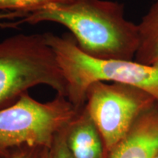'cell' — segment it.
<instances>
[{"label": "cell", "mask_w": 158, "mask_h": 158, "mask_svg": "<svg viewBox=\"0 0 158 158\" xmlns=\"http://www.w3.org/2000/svg\"><path fill=\"white\" fill-rule=\"evenodd\" d=\"M21 23L54 22L67 27L79 48L92 58L135 60L138 24L124 17V4L109 0H70L29 13Z\"/></svg>", "instance_id": "6da1fadb"}, {"label": "cell", "mask_w": 158, "mask_h": 158, "mask_svg": "<svg viewBox=\"0 0 158 158\" xmlns=\"http://www.w3.org/2000/svg\"><path fill=\"white\" fill-rule=\"evenodd\" d=\"M56 55L66 82V98L78 109L86 104V91L97 81L131 85L151 94L158 102V68L133 61L92 58L79 48L71 34L45 33Z\"/></svg>", "instance_id": "7a4b0ae2"}, {"label": "cell", "mask_w": 158, "mask_h": 158, "mask_svg": "<svg viewBox=\"0 0 158 158\" xmlns=\"http://www.w3.org/2000/svg\"><path fill=\"white\" fill-rule=\"evenodd\" d=\"M42 84L66 97L62 71L45 33L19 34L0 42V110Z\"/></svg>", "instance_id": "3957f363"}, {"label": "cell", "mask_w": 158, "mask_h": 158, "mask_svg": "<svg viewBox=\"0 0 158 158\" xmlns=\"http://www.w3.org/2000/svg\"><path fill=\"white\" fill-rule=\"evenodd\" d=\"M81 110L62 94L47 102L37 101L28 92L23 94L14 104L0 110V157L19 147L51 149Z\"/></svg>", "instance_id": "277c9868"}, {"label": "cell", "mask_w": 158, "mask_h": 158, "mask_svg": "<svg viewBox=\"0 0 158 158\" xmlns=\"http://www.w3.org/2000/svg\"><path fill=\"white\" fill-rule=\"evenodd\" d=\"M156 102L151 94L131 85L97 81L89 86L85 107L101 135L106 157L138 116Z\"/></svg>", "instance_id": "5b68a950"}, {"label": "cell", "mask_w": 158, "mask_h": 158, "mask_svg": "<svg viewBox=\"0 0 158 158\" xmlns=\"http://www.w3.org/2000/svg\"><path fill=\"white\" fill-rule=\"evenodd\" d=\"M158 153V102L138 116L106 158H154Z\"/></svg>", "instance_id": "8992f818"}, {"label": "cell", "mask_w": 158, "mask_h": 158, "mask_svg": "<svg viewBox=\"0 0 158 158\" xmlns=\"http://www.w3.org/2000/svg\"><path fill=\"white\" fill-rule=\"evenodd\" d=\"M65 138L73 158H106L101 135L85 106L67 127Z\"/></svg>", "instance_id": "52a82bcc"}, {"label": "cell", "mask_w": 158, "mask_h": 158, "mask_svg": "<svg viewBox=\"0 0 158 158\" xmlns=\"http://www.w3.org/2000/svg\"><path fill=\"white\" fill-rule=\"evenodd\" d=\"M154 1L138 24L140 44L135 61L158 68V0Z\"/></svg>", "instance_id": "ba28073f"}, {"label": "cell", "mask_w": 158, "mask_h": 158, "mask_svg": "<svg viewBox=\"0 0 158 158\" xmlns=\"http://www.w3.org/2000/svg\"><path fill=\"white\" fill-rule=\"evenodd\" d=\"M70 0H0V12H19L28 15L48 6Z\"/></svg>", "instance_id": "9c48e42d"}, {"label": "cell", "mask_w": 158, "mask_h": 158, "mask_svg": "<svg viewBox=\"0 0 158 158\" xmlns=\"http://www.w3.org/2000/svg\"><path fill=\"white\" fill-rule=\"evenodd\" d=\"M66 128L56 136L52 144V147L51 148L52 158H73L66 142V138H65Z\"/></svg>", "instance_id": "30bf717a"}, {"label": "cell", "mask_w": 158, "mask_h": 158, "mask_svg": "<svg viewBox=\"0 0 158 158\" xmlns=\"http://www.w3.org/2000/svg\"><path fill=\"white\" fill-rule=\"evenodd\" d=\"M45 148L23 147L7 152L0 158H42Z\"/></svg>", "instance_id": "8fae6325"}, {"label": "cell", "mask_w": 158, "mask_h": 158, "mask_svg": "<svg viewBox=\"0 0 158 158\" xmlns=\"http://www.w3.org/2000/svg\"><path fill=\"white\" fill-rule=\"evenodd\" d=\"M27 14L19 12H0V28H15L21 22L18 21H5L8 20H14L16 19H23L27 16Z\"/></svg>", "instance_id": "7c38bea8"}, {"label": "cell", "mask_w": 158, "mask_h": 158, "mask_svg": "<svg viewBox=\"0 0 158 158\" xmlns=\"http://www.w3.org/2000/svg\"><path fill=\"white\" fill-rule=\"evenodd\" d=\"M42 158H52L51 157V149H44L43 153V157Z\"/></svg>", "instance_id": "4fadbf2b"}, {"label": "cell", "mask_w": 158, "mask_h": 158, "mask_svg": "<svg viewBox=\"0 0 158 158\" xmlns=\"http://www.w3.org/2000/svg\"><path fill=\"white\" fill-rule=\"evenodd\" d=\"M154 158H158V153L155 156V157H154Z\"/></svg>", "instance_id": "5bb4252c"}]
</instances>
